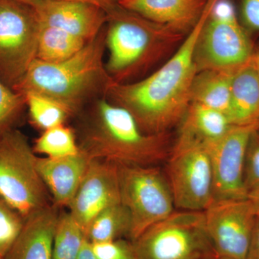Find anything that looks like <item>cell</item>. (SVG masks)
Masks as SVG:
<instances>
[{
	"label": "cell",
	"instance_id": "6da1fadb",
	"mask_svg": "<svg viewBox=\"0 0 259 259\" xmlns=\"http://www.w3.org/2000/svg\"><path fill=\"white\" fill-rule=\"evenodd\" d=\"M218 0H207L195 26L161 67L143 79L113 81L105 97L130 112L144 132L166 134L180 123L191 103V90L197 72L195 51L200 32Z\"/></svg>",
	"mask_w": 259,
	"mask_h": 259
},
{
	"label": "cell",
	"instance_id": "7a4b0ae2",
	"mask_svg": "<svg viewBox=\"0 0 259 259\" xmlns=\"http://www.w3.org/2000/svg\"><path fill=\"white\" fill-rule=\"evenodd\" d=\"M78 144L89 159L139 166H156L173 146L168 133L146 134L130 112L105 97L95 102Z\"/></svg>",
	"mask_w": 259,
	"mask_h": 259
},
{
	"label": "cell",
	"instance_id": "3957f363",
	"mask_svg": "<svg viewBox=\"0 0 259 259\" xmlns=\"http://www.w3.org/2000/svg\"><path fill=\"white\" fill-rule=\"evenodd\" d=\"M105 30L89 41L77 54L61 62L35 59L13 88L17 93L40 94L59 102L71 116L95 97H105L113 80L107 72Z\"/></svg>",
	"mask_w": 259,
	"mask_h": 259
},
{
	"label": "cell",
	"instance_id": "277c9868",
	"mask_svg": "<svg viewBox=\"0 0 259 259\" xmlns=\"http://www.w3.org/2000/svg\"><path fill=\"white\" fill-rule=\"evenodd\" d=\"M107 72L115 83L133 82L177 50L186 35L117 5L107 13Z\"/></svg>",
	"mask_w": 259,
	"mask_h": 259
},
{
	"label": "cell",
	"instance_id": "5b68a950",
	"mask_svg": "<svg viewBox=\"0 0 259 259\" xmlns=\"http://www.w3.org/2000/svg\"><path fill=\"white\" fill-rule=\"evenodd\" d=\"M35 153L20 131L0 136V196L24 220L50 205Z\"/></svg>",
	"mask_w": 259,
	"mask_h": 259
},
{
	"label": "cell",
	"instance_id": "8992f818",
	"mask_svg": "<svg viewBox=\"0 0 259 259\" xmlns=\"http://www.w3.org/2000/svg\"><path fill=\"white\" fill-rule=\"evenodd\" d=\"M136 259H218L203 212L175 211L135 241Z\"/></svg>",
	"mask_w": 259,
	"mask_h": 259
},
{
	"label": "cell",
	"instance_id": "52a82bcc",
	"mask_svg": "<svg viewBox=\"0 0 259 259\" xmlns=\"http://www.w3.org/2000/svg\"><path fill=\"white\" fill-rule=\"evenodd\" d=\"M253 47L231 0H218L199 35L195 51L197 71L236 72L250 62Z\"/></svg>",
	"mask_w": 259,
	"mask_h": 259
},
{
	"label": "cell",
	"instance_id": "ba28073f",
	"mask_svg": "<svg viewBox=\"0 0 259 259\" xmlns=\"http://www.w3.org/2000/svg\"><path fill=\"white\" fill-rule=\"evenodd\" d=\"M121 202L128 209L134 241L175 211L166 175L157 166L118 165Z\"/></svg>",
	"mask_w": 259,
	"mask_h": 259
},
{
	"label": "cell",
	"instance_id": "9c48e42d",
	"mask_svg": "<svg viewBox=\"0 0 259 259\" xmlns=\"http://www.w3.org/2000/svg\"><path fill=\"white\" fill-rule=\"evenodd\" d=\"M40 24L35 8L0 0V80L13 89L36 59Z\"/></svg>",
	"mask_w": 259,
	"mask_h": 259
},
{
	"label": "cell",
	"instance_id": "30bf717a",
	"mask_svg": "<svg viewBox=\"0 0 259 259\" xmlns=\"http://www.w3.org/2000/svg\"><path fill=\"white\" fill-rule=\"evenodd\" d=\"M166 177L175 208L204 212L212 203V164L205 145L175 143L167 158Z\"/></svg>",
	"mask_w": 259,
	"mask_h": 259
},
{
	"label": "cell",
	"instance_id": "8fae6325",
	"mask_svg": "<svg viewBox=\"0 0 259 259\" xmlns=\"http://www.w3.org/2000/svg\"><path fill=\"white\" fill-rule=\"evenodd\" d=\"M203 212L206 232L218 255L246 258L258 219L249 200L212 202Z\"/></svg>",
	"mask_w": 259,
	"mask_h": 259
},
{
	"label": "cell",
	"instance_id": "7c38bea8",
	"mask_svg": "<svg viewBox=\"0 0 259 259\" xmlns=\"http://www.w3.org/2000/svg\"><path fill=\"white\" fill-rule=\"evenodd\" d=\"M258 123L234 125L214 142L204 144L212 164V202L241 200L248 197L244 185V162L250 135Z\"/></svg>",
	"mask_w": 259,
	"mask_h": 259
},
{
	"label": "cell",
	"instance_id": "4fadbf2b",
	"mask_svg": "<svg viewBox=\"0 0 259 259\" xmlns=\"http://www.w3.org/2000/svg\"><path fill=\"white\" fill-rule=\"evenodd\" d=\"M120 202L118 165L103 160H90L68 208L86 237L94 218Z\"/></svg>",
	"mask_w": 259,
	"mask_h": 259
},
{
	"label": "cell",
	"instance_id": "5bb4252c",
	"mask_svg": "<svg viewBox=\"0 0 259 259\" xmlns=\"http://www.w3.org/2000/svg\"><path fill=\"white\" fill-rule=\"evenodd\" d=\"M35 10L40 25L61 29L87 42L101 32L107 20L105 10L80 2L42 0Z\"/></svg>",
	"mask_w": 259,
	"mask_h": 259
},
{
	"label": "cell",
	"instance_id": "9a60e30c",
	"mask_svg": "<svg viewBox=\"0 0 259 259\" xmlns=\"http://www.w3.org/2000/svg\"><path fill=\"white\" fill-rule=\"evenodd\" d=\"M59 207L52 204L24 220L21 231L4 259H52Z\"/></svg>",
	"mask_w": 259,
	"mask_h": 259
},
{
	"label": "cell",
	"instance_id": "2e32d148",
	"mask_svg": "<svg viewBox=\"0 0 259 259\" xmlns=\"http://www.w3.org/2000/svg\"><path fill=\"white\" fill-rule=\"evenodd\" d=\"M122 8L184 34L199 21L207 0H117Z\"/></svg>",
	"mask_w": 259,
	"mask_h": 259
},
{
	"label": "cell",
	"instance_id": "e0dca14e",
	"mask_svg": "<svg viewBox=\"0 0 259 259\" xmlns=\"http://www.w3.org/2000/svg\"><path fill=\"white\" fill-rule=\"evenodd\" d=\"M90 161L81 151L66 157L37 158V171L56 207H69Z\"/></svg>",
	"mask_w": 259,
	"mask_h": 259
},
{
	"label": "cell",
	"instance_id": "ac0fdd59",
	"mask_svg": "<svg viewBox=\"0 0 259 259\" xmlns=\"http://www.w3.org/2000/svg\"><path fill=\"white\" fill-rule=\"evenodd\" d=\"M233 126L223 112L191 102L181 121L175 144H210L224 136Z\"/></svg>",
	"mask_w": 259,
	"mask_h": 259
},
{
	"label": "cell",
	"instance_id": "d6986e66",
	"mask_svg": "<svg viewBox=\"0 0 259 259\" xmlns=\"http://www.w3.org/2000/svg\"><path fill=\"white\" fill-rule=\"evenodd\" d=\"M230 120L234 125L259 122V76L250 61L233 74Z\"/></svg>",
	"mask_w": 259,
	"mask_h": 259
},
{
	"label": "cell",
	"instance_id": "ffe728a7",
	"mask_svg": "<svg viewBox=\"0 0 259 259\" xmlns=\"http://www.w3.org/2000/svg\"><path fill=\"white\" fill-rule=\"evenodd\" d=\"M234 73L220 70H204L197 72L191 90V102L223 112L230 119L232 81Z\"/></svg>",
	"mask_w": 259,
	"mask_h": 259
},
{
	"label": "cell",
	"instance_id": "44dd1931",
	"mask_svg": "<svg viewBox=\"0 0 259 259\" xmlns=\"http://www.w3.org/2000/svg\"><path fill=\"white\" fill-rule=\"evenodd\" d=\"M131 218L128 209L122 202L102 210L89 227L86 238L91 243L128 239Z\"/></svg>",
	"mask_w": 259,
	"mask_h": 259
},
{
	"label": "cell",
	"instance_id": "7402d4cb",
	"mask_svg": "<svg viewBox=\"0 0 259 259\" xmlns=\"http://www.w3.org/2000/svg\"><path fill=\"white\" fill-rule=\"evenodd\" d=\"M88 42L61 29L40 25L36 59L61 62L77 54Z\"/></svg>",
	"mask_w": 259,
	"mask_h": 259
},
{
	"label": "cell",
	"instance_id": "603a6c76",
	"mask_svg": "<svg viewBox=\"0 0 259 259\" xmlns=\"http://www.w3.org/2000/svg\"><path fill=\"white\" fill-rule=\"evenodd\" d=\"M32 123L42 131L64 125L71 117L67 109L59 102L40 94H23Z\"/></svg>",
	"mask_w": 259,
	"mask_h": 259
},
{
	"label": "cell",
	"instance_id": "cb8c5ba5",
	"mask_svg": "<svg viewBox=\"0 0 259 259\" xmlns=\"http://www.w3.org/2000/svg\"><path fill=\"white\" fill-rule=\"evenodd\" d=\"M32 149L49 158L66 157L80 152L74 131L65 124L44 131L35 140Z\"/></svg>",
	"mask_w": 259,
	"mask_h": 259
},
{
	"label": "cell",
	"instance_id": "d4e9b609",
	"mask_svg": "<svg viewBox=\"0 0 259 259\" xmlns=\"http://www.w3.org/2000/svg\"><path fill=\"white\" fill-rule=\"evenodd\" d=\"M85 238L71 214L60 213L53 243L52 259H77Z\"/></svg>",
	"mask_w": 259,
	"mask_h": 259
},
{
	"label": "cell",
	"instance_id": "484cf974",
	"mask_svg": "<svg viewBox=\"0 0 259 259\" xmlns=\"http://www.w3.org/2000/svg\"><path fill=\"white\" fill-rule=\"evenodd\" d=\"M24 219L0 196V255L4 258L24 224Z\"/></svg>",
	"mask_w": 259,
	"mask_h": 259
},
{
	"label": "cell",
	"instance_id": "4316f807",
	"mask_svg": "<svg viewBox=\"0 0 259 259\" xmlns=\"http://www.w3.org/2000/svg\"><path fill=\"white\" fill-rule=\"evenodd\" d=\"M25 106L23 95L0 80V136L12 129Z\"/></svg>",
	"mask_w": 259,
	"mask_h": 259
},
{
	"label": "cell",
	"instance_id": "83f0119b",
	"mask_svg": "<svg viewBox=\"0 0 259 259\" xmlns=\"http://www.w3.org/2000/svg\"><path fill=\"white\" fill-rule=\"evenodd\" d=\"M244 185L248 194L259 187V127L250 135L244 162Z\"/></svg>",
	"mask_w": 259,
	"mask_h": 259
},
{
	"label": "cell",
	"instance_id": "f1b7e54d",
	"mask_svg": "<svg viewBox=\"0 0 259 259\" xmlns=\"http://www.w3.org/2000/svg\"><path fill=\"white\" fill-rule=\"evenodd\" d=\"M92 247L98 259H136L133 242L128 239L92 243Z\"/></svg>",
	"mask_w": 259,
	"mask_h": 259
},
{
	"label": "cell",
	"instance_id": "f546056e",
	"mask_svg": "<svg viewBox=\"0 0 259 259\" xmlns=\"http://www.w3.org/2000/svg\"><path fill=\"white\" fill-rule=\"evenodd\" d=\"M240 15L242 25L259 32V0H240Z\"/></svg>",
	"mask_w": 259,
	"mask_h": 259
},
{
	"label": "cell",
	"instance_id": "4dcf8cb0",
	"mask_svg": "<svg viewBox=\"0 0 259 259\" xmlns=\"http://www.w3.org/2000/svg\"><path fill=\"white\" fill-rule=\"evenodd\" d=\"M245 259H259V218L257 219L249 250Z\"/></svg>",
	"mask_w": 259,
	"mask_h": 259
},
{
	"label": "cell",
	"instance_id": "1f68e13d",
	"mask_svg": "<svg viewBox=\"0 0 259 259\" xmlns=\"http://www.w3.org/2000/svg\"><path fill=\"white\" fill-rule=\"evenodd\" d=\"M60 1H74L89 3V4L99 7L101 9L105 10L107 13L118 5L117 0H60Z\"/></svg>",
	"mask_w": 259,
	"mask_h": 259
},
{
	"label": "cell",
	"instance_id": "d6a6232c",
	"mask_svg": "<svg viewBox=\"0 0 259 259\" xmlns=\"http://www.w3.org/2000/svg\"><path fill=\"white\" fill-rule=\"evenodd\" d=\"M77 259H98L94 253L92 243L85 238Z\"/></svg>",
	"mask_w": 259,
	"mask_h": 259
},
{
	"label": "cell",
	"instance_id": "836d02e7",
	"mask_svg": "<svg viewBox=\"0 0 259 259\" xmlns=\"http://www.w3.org/2000/svg\"><path fill=\"white\" fill-rule=\"evenodd\" d=\"M247 199L249 200L253 206L257 217L259 218V187L256 190H253V192H250L248 194Z\"/></svg>",
	"mask_w": 259,
	"mask_h": 259
},
{
	"label": "cell",
	"instance_id": "e575fe53",
	"mask_svg": "<svg viewBox=\"0 0 259 259\" xmlns=\"http://www.w3.org/2000/svg\"><path fill=\"white\" fill-rule=\"evenodd\" d=\"M250 62H251L252 65H253L255 71H256L257 74L259 76V49L258 51L253 52Z\"/></svg>",
	"mask_w": 259,
	"mask_h": 259
},
{
	"label": "cell",
	"instance_id": "d590c367",
	"mask_svg": "<svg viewBox=\"0 0 259 259\" xmlns=\"http://www.w3.org/2000/svg\"><path fill=\"white\" fill-rule=\"evenodd\" d=\"M18 1L22 2V3L30 5V6L35 8L42 3V0H18Z\"/></svg>",
	"mask_w": 259,
	"mask_h": 259
},
{
	"label": "cell",
	"instance_id": "8d00e7d4",
	"mask_svg": "<svg viewBox=\"0 0 259 259\" xmlns=\"http://www.w3.org/2000/svg\"><path fill=\"white\" fill-rule=\"evenodd\" d=\"M218 259H231V258H226V257H218Z\"/></svg>",
	"mask_w": 259,
	"mask_h": 259
},
{
	"label": "cell",
	"instance_id": "74e56055",
	"mask_svg": "<svg viewBox=\"0 0 259 259\" xmlns=\"http://www.w3.org/2000/svg\"><path fill=\"white\" fill-rule=\"evenodd\" d=\"M0 259H4V258H3V257H2L1 255H0Z\"/></svg>",
	"mask_w": 259,
	"mask_h": 259
}]
</instances>
